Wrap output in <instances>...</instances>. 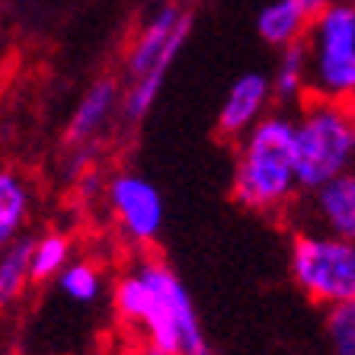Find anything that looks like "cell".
I'll list each match as a JSON object with an SVG mask.
<instances>
[{
  "label": "cell",
  "instance_id": "cell-10",
  "mask_svg": "<svg viewBox=\"0 0 355 355\" xmlns=\"http://www.w3.org/2000/svg\"><path fill=\"white\" fill-rule=\"evenodd\" d=\"M122 112V83L116 77H99L93 80L83 96L77 99L74 112L67 119V144H93L106 132L112 116Z\"/></svg>",
  "mask_w": 355,
  "mask_h": 355
},
{
  "label": "cell",
  "instance_id": "cell-16",
  "mask_svg": "<svg viewBox=\"0 0 355 355\" xmlns=\"http://www.w3.org/2000/svg\"><path fill=\"white\" fill-rule=\"evenodd\" d=\"M55 285H58L61 295L77 301V304H93V301L103 295V288H106V279H103V269H99L96 263H90V259H74V263L55 279Z\"/></svg>",
  "mask_w": 355,
  "mask_h": 355
},
{
  "label": "cell",
  "instance_id": "cell-7",
  "mask_svg": "<svg viewBox=\"0 0 355 355\" xmlns=\"http://www.w3.org/2000/svg\"><path fill=\"white\" fill-rule=\"evenodd\" d=\"M106 205L119 234L135 247H150L164 231V196L148 176L122 170L106 182Z\"/></svg>",
  "mask_w": 355,
  "mask_h": 355
},
{
  "label": "cell",
  "instance_id": "cell-21",
  "mask_svg": "<svg viewBox=\"0 0 355 355\" xmlns=\"http://www.w3.org/2000/svg\"><path fill=\"white\" fill-rule=\"evenodd\" d=\"M343 3H355V0H343Z\"/></svg>",
  "mask_w": 355,
  "mask_h": 355
},
{
  "label": "cell",
  "instance_id": "cell-14",
  "mask_svg": "<svg viewBox=\"0 0 355 355\" xmlns=\"http://www.w3.org/2000/svg\"><path fill=\"white\" fill-rule=\"evenodd\" d=\"M29 208H33L29 182L13 170H0V247L23 237L19 231L29 221Z\"/></svg>",
  "mask_w": 355,
  "mask_h": 355
},
{
  "label": "cell",
  "instance_id": "cell-18",
  "mask_svg": "<svg viewBox=\"0 0 355 355\" xmlns=\"http://www.w3.org/2000/svg\"><path fill=\"white\" fill-rule=\"evenodd\" d=\"M301 3H304V10H307V13H311V17H317L320 10H327V7H330L333 0H301Z\"/></svg>",
  "mask_w": 355,
  "mask_h": 355
},
{
  "label": "cell",
  "instance_id": "cell-6",
  "mask_svg": "<svg viewBox=\"0 0 355 355\" xmlns=\"http://www.w3.org/2000/svg\"><path fill=\"white\" fill-rule=\"evenodd\" d=\"M311 96L355 103V3L333 0L320 10L304 35Z\"/></svg>",
  "mask_w": 355,
  "mask_h": 355
},
{
  "label": "cell",
  "instance_id": "cell-3",
  "mask_svg": "<svg viewBox=\"0 0 355 355\" xmlns=\"http://www.w3.org/2000/svg\"><path fill=\"white\" fill-rule=\"evenodd\" d=\"M192 33V10L180 0H164L148 13L135 39L125 51V83L122 116L125 122H144L166 83L170 67L176 64L180 51L186 49Z\"/></svg>",
  "mask_w": 355,
  "mask_h": 355
},
{
  "label": "cell",
  "instance_id": "cell-15",
  "mask_svg": "<svg viewBox=\"0 0 355 355\" xmlns=\"http://www.w3.org/2000/svg\"><path fill=\"white\" fill-rule=\"evenodd\" d=\"M74 263V243L64 231H49L33 240V285L55 282Z\"/></svg>",
  "mask_w": 355,
  "mask_h": 355
},
{
  "label": "cell",
  "instance_id": "cell-11",
  "mask_svg": "<svg viewBox=\"0 0 355 355\" xmlns=\"http://www.w3.org/2000/svg\"><path fill=\"white\" fill-rule=\"evenodd\" d=\"M311 19L314 17L304 10L301 0H272L257 13V35L275 51L291 49L304 42Z\"/></svg>",
  "mask_w": 355,
  "mask_h": 355
},
{
  "label": "cell",
  "instance_id": "cell-12",
  "mask_svg": "<svg viewBox=\"0 0 355 355\" xmlns=\"http://www.w3.org/2000/svg\"><path fill=\"white\" fill-rule=\"evenodd\" d=\"M269 80H272L275 103H279L282 109H297L307 96H311V71H307L304 42H297V45H291V49L279 51Z\"/></svg>",
  "mask_w": 355,
  "mask_h": 355
},
{
  "label": "cell",
  "instance_id": "cell-5",
  "mask_svg": "<svg viewBox=\"0 0 355 355\" xmlns=\"http://www.w3.org/2000/svg\"><path fill=\"white\" fill-rule=\"evenodd\" d=\"M295 288L320 307L355 304V240L295 227L288 243Z\"/></svg>",
  "mask_w": 355,
  "mask_h": 355
},
{
  "label": "cell",
  "instance_id": "cell-19",
  "mask_svg": "<svg viewBox=\"0 0 355 355\" xmlns=\"http://www.w3.org/2000/svg\"><path fill=\"white\" fill-rule=\"evenodd\" d=\"M132 355H173V352H164V349H157V346H148V343H141V346L135 349Z\"/></svg>",
  "mask_w": 355,
  "mask_h": 355
},
{
  "label": "cell",
  "instance_id": "cell-20",
  "mask_svg": "<svg viewBox=\"0 0 355 355\" xmlns=\"http://www.w3.org/2000/svg\"><path fill=\"white\" fill-rule=\"evenodd\" d=\"M349 109H352V122H355V103H352V106H349Z\"/></svg>",
  "mask_w": 355,
  "mask_h": 355
},
{
  "label": "cell",
  "instance_id": "cell-2",
  "mask_svg": "<svg viewBox=\"0 0 355 355\" xmlns=\"http://www.w3.org/2000/svg\"><path fill=\"white\" fill-rule=\"evenodd\" d=\"M231 196L240 208L266 218H285L297 208L304 192L297 180L295 109H272L237 141Z\"/></svg>",
  "mask_w": 355,
  "mask_h": 355
},
{
  "label": "cell",
  "instance_id": "cell-1",
  "mask_svg": "<svg viewBox=\"0 0 355 355\" xmlns=\"http://www.w3.org/2000/svg\"><path fill=\"white\" fill-rule=\"evenodd\" d=\"M112 307L148 346L173 355H215L192 295L164 259L141 257L128 266L112 285Z\"/></svg>",
  "mask_w": 355,
  "mask_h": 355
},
{
  "label": "cell",
  "instance_id": "cell-13",
  "mask_svg": "<svg viewBox=\"0 0 355 355\" xmlns=\"http://www.w3.org/2000/svg\"><path fill=\"white\" fill-rule=\"evenodd\" d=\"M33 285V237H17L0 247V311L13 307Z\"/></svg>",
  "mask_w": 355,
  "mask_h": 355
},
{
  "label": "cell",
  "instance_id": "cell-4",
  "mask_svg": "<svg viewBox=\"0 0 355 355\" xmlns=\"http://www.w3.org/2000/svg\"><path fill=\"white\" fill-rule=\"evenodd\" d=\"M295 150L301 192L355 170V122L346 103L307 96L295 109Z\"/></svg>",
  "mask_w": 355,
  "mask_h": 355
},
{
  "label": "cell",
  "instance_id": "cell-17",
  "mask_svg": "<svg viewBox=\"0 0 355 355\" xmlns=\"http://www.w3.org/2000/svg\"><path fill=\"white\" fill-rule=\"evenodd\" d=\"M323 333L330 343V355H355V304L327 307Z\"/></svg>",
  "mask_w": 355,
  "mask_h": 355
},
{
  "label": "cell",
  "instance_id": "cell-9",
  "mask_svg": "<svg viewBox=\"0 0 355 355\" xmlns=\"http://www.w3.org/2000/svg\"><path fill=\"white\" fill-rule=\"evenodd\" d=\"M295 211L304 221L301 227L355 240V170L304 192V202H297Z\"/></svg>",
  "mask_w": 355,
  "mask_h": 355
},
{
  "label": "cell",
  "instance_id": "cell-8",
  "mask_svg": "<svg viewBox=\"0 0 355 355\" xmlns=\"http://www.w3.org/2000/svg\"><path fill=\"white\" fill-rule=\"evenodd\" d=\"M275 106L272 80L263 71H243L240 77H234V83L224 93V103L218 109L215 128L221 138L240 141L250 128H257Z\"/></svg>",
  "mask_w": 355,
  "mask_h": 355
}]
</instances>
